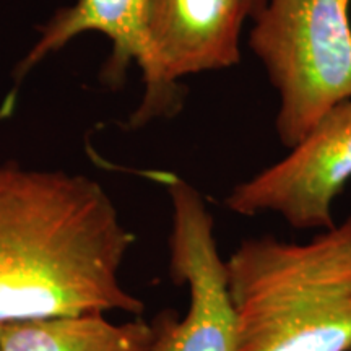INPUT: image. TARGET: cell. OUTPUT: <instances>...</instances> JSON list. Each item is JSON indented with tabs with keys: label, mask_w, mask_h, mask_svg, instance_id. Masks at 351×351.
Segmentation results:
<instances>
[{
	"label": "cell",
	"mask_w": 351,
	"mask_h": 351,
	"mask_svg": "<svg viewBox=\"0 0 351 351\" xmlns=\"http://www.w3.org/2000/svg\"><path fill=\"white\" fill-rule=\"evenodd\" d=\"M135 236L93 179L0 165V324L122 311L143 301L121 282Z\"/></svg>",
	"instance_id": "6da1fadb"
},
{
	"label": "cell",
	"mask_w": 351,
	"mask_h": 351,
	"mask_svg": "<svg viewBox=\"0 0 351 351\" xmlns=\"http://www.w3.org/2000/svg\"><path fill=\"white\" fill-rule=\"evenodd\" d=\"M226 267L238 351H351V215L307 243L245 239Z\"/></svg>",
	"instance_id": "7a4b0ae2"
},
{
	"label": "cell",
	"mask_w": 351,
	"mask_h": 351,
	"mask_svg": "<svg viewBox=\"0 0 351 351\" xmlns=\"http://www.w3.org/2000/svg\"><path fill=\"white\" fill-rule=\"evenodd\" d=\"M351 0H267L249 46L278 91L276 134L293 148L351 99Z\"/></svg>",
	"instance_id": "3957f363"
},
{
	"label": "cell",
	"mask_w": 351,
	"mask_h": 351,
	"mask_svg": "<svg viewBox=\"0 0 351 351\" xmlns=\"http://www.w3.org/2000/svg\"><path fill=\"white\" fill-rule=\"evenodd\" d=\"M168 192L173 205L169 276L176 285H187L189 309L182 319L163 311L153 320V351H238V320L212 213L184 179L171 176Z\"/></svg>",
	"instance_id": "277c9868"
},
{
	"label": "cell",
	"mask_w": 351,
	"mask_h": 351,
	"mask_svg": "<svg viewBox=\"0 0 351 351\" xmlns=\"http://www.w3.org/2000/svg\"><path fill=\"white\" fill-rule=\"evenodd\" d=\"M267 0H153L147 60L140 69L145 93L130 127L178 108L179 78L232 67L241 59V33Z\"/></svg>",
	"instance_id": "5b68a950"
},
{
	"label": "cell",
	"mask_w": 351,
	"mask_h": 351,
	"mask_svg": "<svg viewBox=\"0 0 351 351\" xmlns=\"http://www.w3.org/2000/svg\"><path fill=\"white\" fill-rule=\"evenodd\" d=\"M289 155L226 197L243 217L280 215L296 230H328L332 207L351 181V99L333 106Z\"/></svg>",
	"instance_id": "8992f818"
},
{
	"label": "cell",
	"mask_w": 351,
	"mask_h": 351,
	"mask_svg": "<svg viewBox=\"0 0 351 351\" xmlns=\"http://www.w3.org/2000/svg\"><path fill=\"white\" fill-rule=\"evenodd\" d=\"M153 0H78L73 7L56 13L41 29V36L19 65L16 78H23L47 56L86 32L101 33L112 44L104 67V78L112 83L122 80L127 69L147 60L148 21Z\"/></svg>",
	"instance_id": "52a82bcc"
},
{
	"label": "cell",
	"mask_w": 351,
	"mask_h": 351,
	"mask_svg": "<svg viewBox=\"0 0 351 351\" xmlns=\"http://www.w3.org/2000/svg\"><path fill=\"white\" fill-rule=\"evenodd\" d=\"M155 332L143 319L114 324L104 313L0 324V351H153Z\"/></svg>",
	"instance_id": "ba28073f"
}]
</instances>
